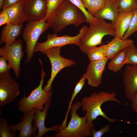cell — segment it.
<instances>
[{"mask_svg":"<svg viewBox=\"0 0 137 137\" xmlns=\"http://www.w3.org/2000/svg\"><path fill=\"white\" fill-rule=\"evenodd\" d=\"M118 0H106L104 7L93 16L98 20H107L114 23L120 13L118 10Z\"/></svg>","mask_w":137,"mask_h":137,"instance_id":"16","label":"cell"},{"mask_svg":"<svg viewBox=\"0 0 137 137\" xmlns=\"http://www.w3.org/2000/svg\"><path fill=\"white\" fill-rule=\"evenodd\" d=\"M107 44L90 48L86 53L90 62L99 61L106 57Z\"/></svg>","mask_w":137,"mask_h":137,"instance_id":"22","label":"cell"},{"mask_svg":"<svg viewBox=\"0 0 137 137\" xmlns=\"http://www.w3.org/2000/svg\"><path fill=\"white\" fill-rule=\"evenodd\" d=\"M23 48V40L20 39L5 44L0 48V56L3 57L8 61L10 69L13 70L17 78L20 76L21 61L24 55Z\"/></svg>","mask_w":137,"mask_h":137,"instance_id":"9","label":"cell"},{"mask_svg":"<svg viewBox=\"0 0 137 137\" xmlns=\"http://www.w3.org/2000/svg\"><path fill=\"white\" fill-rule=\"evenodd\" d=\"M51 103V98L46 103L44 106L43 109L41 110L37 109L34 121L35 124L37 127L38 132L36 137H42L46 133L49 131H55L57 132L60 130L61 125H55L50 128H46L45 125V120L46 118L48 109Z\"/></svg>","mask_w":137,"mask_h":137,"instance_id":"15","label":"cell"},{"mask_svg":"<svg viewBox=\"0 0 137 137\" xmlns=\"http://www.w3.org/2000/svg\"><path fill=\"white\" fill-rule=\"evenodd\" d=\"M23 28V24H17L9 23L6 24L2 31L0 44H9L16 40L20 35Z\"/></svg>","mask_w":137,"mask_h":137,"instance_id":"17","label":"cell"},{"mask_svg":"<svg viewBox=\"0 0 137 137\" xmlns=\"http://www.w3.org/2000/svg\"><path fill=\"white\" fill-rule=\"evenodd\" d=\"M125 64L137 65V48L133 44L128 47Z\"/></svg>","mask_w":137,"mask_h":137,"instance_id":"26","label":"cell"},{"mask_svg":"<svg viewBox=\"0 0 137 137\" xmlns=\"http://www.w3.org/2000/svg\"><path fill=\"white\" fill-rule=\"evenodd\" d=\"M124 94L131 101L137 93V65L128 64L123 74Z\"/></svg>","mask_w":137,"mask_h":137,"instance_id":"14","label":"cell"},{"mask_svg":"<svg viewBox=\"0 0 137 137\" xmlns=\"http://www.w3.org/2000/svg\"><path fill=\"white\" fill-rule=\"evenodd\" d=\"M16 133L12 132L10 130L8 122L6 118H0V137H14Z\"/></svg>","mask_w":137,"mask_h":137,"instance_id":"27","label":"cell"},{"mask_svg":"<svg viewBox=\"0 0 137 137\" xmlns=\"http://www.w3.org/2000/svg\"><path fill=\"white\" fill-rule=\"evenodd\" d=\"M89 14L92 16L104 6L106 0H81Z\"/></svg>","mask_w":137,"mask_h":137,"instance_id":"24","label":"cell"},{"mask_svg":"<svg viewBox=\"0 0 137 137\" xmlns=\"http://www.w3.org/2000/svg\"><path fill=\"white\" fill-rule=\"evenodd\" d=\"M134 11L128 13H120L113 23L115 29V36L116 39H121L129 27Z\"/></svg>","mask_w":137,"mask_h":137,"instance_id":"18","label":"cell"},{"mask_svg":"<svg viewBox=\"0 0 137 137\" xmlns=\"http://www.w3.org/2000/svg\"><path fill=\"white\" fill-rule=\"evenodd\" d=\"M81 107L80 101L72 104L70 109L71 118L67 125L55 133L54 137H86L92 136L93 123L87 121L85 115L80 117L77 111Z\"/></svg>","mask_w":137,"mask_h":137,"instance_id":"4","label":"cell"},{"mask_svg":"<svg viewBox=\"0 0 137 137\" xmlns=\"http://www.w3.org/2000/svg\"><path fill=\"white\" fill-rule=\"evenodd\" d=\"M37 109L34 108L23 113L20 122L9 126L10 130L12 132L18 130L20 132L18 137H36L38 128L35 124L32 125V124Z\"/></svg>","mask_w":137,"mask_h":137,"instance_id":"11","label":"cell"},{"mask_svg":"<svg viewBox=\"0 0 137 137\" xmlns=\"http://www.w3.org/2000/svg\"><path fill=\"white\" fill-rule=\"evenodd\" d=\"M61 47H53L41 52L48 57L51 65L50 77L43 89L47 92H52L53 82L58 73L64 68L70 67L76 63L73 60L64 58L61 55Z\"/></svg>","mask_w":137,"mask_h":137,"instance_id":"7","label":"cell"},{"mask_svg":"<svg viewBox=\"0 0 137 137\" xmlns=\"http://www.w3.org/2000/svg\"><path fill=\"white\" fill-rule=\"evenodd\" d=\"M9 23L10 18L7 9L3 8L0 13V26Z\"/></svg>","mask_w":137,"mask_h":137,"instance_id":"33","label":"cell"},{"mask_svg":"<svg viewBox=\"0 0 137 137\" xmlns=\"http://www.w3.org/2000/svg\"><path fill=\"white\" fill-rule=\"evenodd\" d=\"M137 6V0H118V10L119 13L133 11Z\"/></svg>","mask_w":137,"mask_h":137,"instance_id":"25","label":"cell"},{"mask_svg":"<svg viewBox=\"0 0 137 137\" xmlns=\"http://www.w3.org/2000/svg\"><path fill=\"white\" fill-rule=\"evenodd\" d=\"M39 60L42 67L40 83L38 87L32 90L28 97L25 96L24 93V96L21 97L18 102L19 109L23 113L34 108L42 110L44 108V105L51 98L52 96V92H47L42 89L46 74L43 69L42 61L40 59Z\"/></svg>","mask_w":137,"mask_h":137,"instance_id":"5","label":"cell"},{"mask_svg":"<svg viewBox=\"0 0 137 137\" xmlns=\"http://www.w3.org/2000/svg\"><path fill=\"white\" fill-rule=\"evenodd\" d=\"M64 0H47V11L44 18L47 19L59 7Z\"/></svg>","mask_w":137,"mask_h":137,"instance_id":"30","label":"cell"},{"mask_svg":"<svg viewBox=\"0 0 137 137\" xmlns=\"http://www.w3.org/2000/svg\"><path fill=\"white\" fill-rule=\"evenodd\" d=\"M4 0H0V9H2L3 7V5Z\"/></svg>","mask_w":137,"mask_h":137,"instance_id":"36","label":"cell"},{"mask_svg":"<svg viewBox=\"0 0 137 137\" xmlns=\"http://www.w3.org/2000/svg\"><path fill=\"white\" fill-rule=\"evenodd\" d=\"M108 60L106 57L100 60L90 62L84 74L88 85L97 88L101 84L102 74Z\"/></svg>","mask_w":137,"mask_h":137,"instance_id":"13","label":"cell"},{"mask_svg":"<svg viewBox=\"0 0 137 137\" xmlns=\"http://www.w3.org/2000/svg\"><path fill=\"white\" fill-rule=\"evenodd\" d=\"M24 0H4L3 5V8H7L14 5Z\"/></svg>","mask_w":137,"mask_h":137,"instance_id":"34","label":"cell"},{"mask_svg":"<svg viewBox=\"0 0 137 137\" xmlns=\"http://www.w3.org/2000/svg\"><path fill=\"white\" fill-rule=\"evenodd\" d=\"M89 25L81 39L79 46L80 50L85 53L91 48L101 44L105 36L109 35L114 37L115 36L114 24L112 22L97 20Z\"/></svg>","mask_w":137,"mask_h":137,"instance_id":"3","label":"cell"},{"mask_svg":"<svg viewBox=\"0 0 137 137\" xmlns=\"http://www.w3.org/2000/svg\"><path fill=\"white\" fill-rule=\"evenodd\" d=\"M83 12L69 0H64L46 21L55 33L71 24L78 26L86 22Z\"/></svg>","mask_w":137,"mask_h":137,"instance_id":"1","label":"cell"},{"mask_svg":"<svg viewBox=\"0 0 137 137\" xmlns=\"http://www.w3.org/2000/svg\"><path fill=\"white\" fill-rule=\"evenodd\" d=\"M7 60L3 56L0 58V75L10 73V69Z\"/></svg>","mask_w":137,"mask_h":137,"instance_id":"32","label":"cell"},{"mask_svg":"<svg viewBox=\"0 0 137 137\" xmlns=\"http://www.w3.org/2000/svg\"><path fill=\"white\" fill-rule=\"evenodd\" d=\"M24 1L6 8L9 17V23L21 24L27 21L23 9Z\"/></svg>","mask_w":137,"mask_h":137,"instance_id":"19","label":"cell"},{"mask_svg":"<svg viewBox=\"0 0 137 137\" xmlns=\"http://www.w3.org/2000/svg\"><path fill=\"white\" fill-rule=\"evenodd\" d=\"M134 13L131 19L128 28L125 33L122 39L128 38L137 31V6L134 10Z\"/></svg>","mask_w":137,"mask_h":137,"instance_id":"28","label":"cell"},{"mask_svg":"<svg viewBox=\"0 0 137 137\" xmlns=\"http://www.w3.org/2000/svg\"><path fill=\"white\" fill-rule=\"evenodd\" d=\"M20 92L18 84L11 77L10 74L0 75V106L12 101Z\"/></svg>","mask_w":137,"mask_h":137,"instance_id":"10","label":"cell"},{"mask_svg":"<svg viewBox=\"0 0 137 137\" xmlns=\"http://www.w3.org/2000/svg\"><path fill=\"white\" fill-rule=\"evenodd\" d=\"M110 129V126L109 124L98 130H96L94 127L92 130V136L93 137H101L105 133L109 132Z\"/></svg>","mask_w":137,"mask_h":137,"instance_id":"31","label":"cell"},{"mask_svg":"<svg viewBox=\"0 0 137 137\" xmlns=\"http://www.w3.org/2000/svg\"><path fill=\"white\" fill-rule=\"evenodd\" d=\"M86 80V78L83 75L77 83L74 88L73 93L69 102L65 117L62 124H61V129H63L67 125L66 124L68 115L70 110L71 106L77 94L80 92L83 88L85 84Z\"/></svg>","mask_w":137,"mask_h":137,"instance_id":"23","label":"cell"},{"mask_svg":"<svg viewBox=\"0 0 137 137\" xmlns=\"http://www.w3.org/2000/svg\"><path fill=\"white\" fill-rule=\"evenodd\" d=\"M126 47L111 58L109 62L108 68L110 71L116 72L120 71L125 65L124 62L128 50Z\"/></svg>","mask_w":137,"mask_h":137,"instance_id":"21","label":"cell"},{"mask_svg":"<svg viewBox=\"0 0 137 137\" xmlns=\"http://www.w3.org/2000/svg\"><path fill=\"white\" fill-rule=\"evenodd\" d=\"M49 27L44 18L37 21H29L27 23L22 33V37L26 44V62L31 61L39 37Z\"/></svg>","mask_w":137,"mask_h":137,"instance_id":"6","label":"cell"},{"mask_svg":"<svg viewBox=\"0 0 137 137\" xmlns=\"http://www.w3.org/2000/svg\"><path fill=\"white\" fill-rule=\"evenodd\" d=\"M88 28L85 25L82 26L77 35L71 36L65 35L59 37L57 33L48 34L46 37V40L42 42H37L34 49L35 52H41L49 48L56 47H62L66 45L73 44L79 46L82 37Z\"/></svg>","mask_w":137,"mask_h":137,"instance_id":"8","label":"cell"},{"mask_svg":"<svg viewBox=\"0 0 137 137\" xmlns=\"http://www.w3.org/2000/svg\"><path fill=\"white\" fill-rule=\"evenodd\" d=\"M131 102V107L133 111L137 115V93L134 95Z\"/></svg>","mask_w":137,"mask_h":137,"instance_id":"35","label":"cell"},{"mask_svg":"<svg viewBox=\"0 0 137 137\" xmlns=\"http://www.w3.org/2000/svg\"><path fill=\"white\" fill-rule=\"evenodd\" d=\"M134 41L130 39H116L114 38L107 44L106 57L111 59L125 48L133 44Z\"/></svg>","mask_w":137,"mask_h":137,"instance_id":"20","label":"cell"},{"mask_svg":"<svg viewBox=\"0 0 137 137\" xmlns=\"http://www.w3.org/2000/svg\"><path fill=\"white\" fill-rule=\"evenodd\" d=\"M73 4L80 9L85 15L87 21L86 22L89 24L96 21L97 20L92 16L86 9L81 0H69Z\"/></svg>","mask_w":137,"mask_h":137,"instance_id":"29","label":"cell"},{"mask_svg":"<svg viewBox=\"0 0 137 137\" xmlns=\"http://www.w3.org/2000/svg\"><path fill=\"white\" fill-rule=\"evenodd\" d=\"M23 9L28 21L44 18L47 11V0H24Z\"/></svg>","mask_w":137,"mask_h":137,"instance_id":"12","label":"cell"},{"mask_svg":"<svg viewBox=\"0 0 137 137\" xmlns=\"http://www.w3.org/2000/svg\"><path fill=\"white\" fill-rule=\"evenodd\" d=\"M110 101H114L123 105H126L116 98V93L114 92L110 93L104 91L94 92L89 96L82 98L80 101L81 107L82 111L86 112L85 115L87 117V122L93 123V122L96 119L98 116H101L111 123L119 121L129 124V122L111 118L102 111V105L105 102Z\"/></svg>","mask_w":137,"mask_h":137,"instance_id":"2","label":"cell"}]
</instances>
